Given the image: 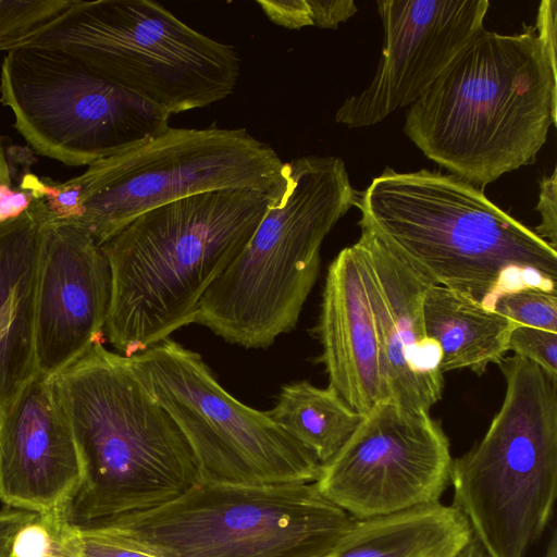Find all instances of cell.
Segmentation results:
<instances>
[{
    "label": "cell",
    "mask_w": 557,
    "mask_h": 557,
    "mask_svg": "<svg viewBox=\"0 0 557 557\" xmlns=\"http://www.w3.org/2000/svg\"><path fill=\"white\" fill-rule=\"evenodd\" d=\"M449 440L429 411L387 399L320 466L321 493L356 520L438 503L450 485Z\"/></svg>",
    "instance_id": "12"
},
{
    "label": "cell",
    "mask_w": 557,
    "mask_h": 557,
    "mask_svg": "<svg viewBox=\"0 0 557 557\" xmlns=\"http://www.w3.org/2000/svg\"><path fill=\"white\" fill-rule=\"evenodd\" d=\"M11 184L9 163L5 159L4 150L0 141V184Z\"/></svg>",
    "instance_id": "33"
},
{
    "label": "cell",
    "mask_w": 557,
    "mask_h": 557,
    "mask_svg": "<svg viewBox=\"0 0 557 557\" xmlns=\"http://www.w3.org/2000/svg\"><path fill=\"white\" fill-rule=\"evenodd\" d=\"M268 18L285 28L312 26L307 0H258Z\"/></svg>",
    "instance_id": "28"
},
{
    "label": "cell",
    "mask_w": 557,
    "mask_h": 557,
    "mask_svg": "<svg viewBox=\"0 0 557 557\" xmlns=\"http://www.w3.org/2000/svg\"><path fill=\"white\" fill-rule=\"evenodd\" d=\"M34 198L33 193L25 187L20 186V189H14L11 184H0V222L24 213Z\"/></svg>",
    "instance_id": "31"
},
{
    "label": "cell",
    "mask_w": 557,
    "mask_h": 557,
    "mask_svg": "<svg viewBox=\"0 0 557 557\" xmlns=\"http://www.w3.org/2000/svg\"><path fill=\"white\" fill-rule=\"evenodd\" d=\"M38 517L37 513L8 506L0 510V557H11L16 533Z\"/></svg>",
    "instance_id": "30"
},
{
    "label": "cell",
    "mask_w": 557,
    "mask_h": 557,
    "mask_svg": "<svg viewBox=\"0 0 557 557\" xmlns=\"http://www.w3.org/2000/svg\"><path fill=\"white\" fill-rule=\"evenodd\" d=\"M1 412H2V410H1V407H0V421H1Z\"/></svg>",
    "instance_id": "36"
},
{
    "label": "cell",
    "mask_w": 557,
    "mask_h": 557,
    "mask_svg": "<svg viewBox=\"0 0 557 557\" xmlns=\"http://www.w3.org/2000/svg\"><path fill=\"white\" fill-rule=\"evenodd\" d=\"M49 209L35 197L21 215L0 222V407L36 373L34 309L42 225Z\"/></svg>",
    "instance_id": "18"
},
{
    "label": "cell",
    "mask_w": 557,
    "mask_h": 557,
    "mask_svg": "<svg viewBox=\"0 0 557 557\" xmlns=\"http://www.w3.org/2000/svg\"><path fill=\"white\" fill-rule=\"evenodd\" d=\"M275 189L176 199L101 245L111 273L104 335L119 354H140L195 323L202 296L248 243Z\"/></svg>",
    "instance_id": "3"
},
{
    "label": "cell",
    "mask_w": 557,
    "mask_h": 557,
    "mask_svg": "<svg viewBox=\"0 0 557 557\" xmlns=\"http://www.w3.org/2000/svg\"><path fill=\"white\" fill-rule=\"evenodd\" d=\"M557 172L556 169L540 182L539 201L535 210L541 215V223L534 233L546 240L553 248L557 247Z\"/></svg>",
    "instance_id": "26"
},
{
    "label": "cell",
    "mask_w": 557,
    "mask_h": 557,
    "mask_svg": "<svg viewBox=\"0 0 557 557\" xmlns=\"http://www.w3.org/2000/svg\"><path fill=\"white\" fill-rule=\"evenodd\" d=\"M0 101L40 154L89 165L170 127V115L60 50L22 46L1 64Z\"/></svg>",
    "instance_id": "11"
},
{
    "label": "cell",
    "mask_w": 557,
    "mask_h": 557,
    "mask_svg": "<svg viewBox=\"0 0 557 557\" xmlns=\"http://www.w3.org/2000/svg\"><path fill=\"white\" fill-rule=\"evenodd\" d=\"M532 361L548 375L557 379V333L517 325L508 339V351Z\"/></svg>",
    "instance_id": "25"
},
{
    "label": "cell",
    "mask_w": 557,
    "mask_h": 557,
    "mask_svg": "<svg viewBox=\"0 0 557 557\" xmlns=\"http://www.w3.org/2000/svg\"><path fill=\"white\" fill-rule=\"evenodd\" d=\"M267 413L321 465L339 450L363 418L332 387L308 381L283 386L275 407Z\"/></svg>",
    "instance_id": "21"
},
{
    "label": "cell",
    "mask_w": 557,
    "mask_h": 557,
    "mask_svg": "<svg viewBox=\"0 0 557 557\" xmlns=\"http://www.w3.org/2000/svg\"><path fill=\"white\" fill-rule=\"evenodd\" d=\"M426 336L440 350V370L468 369L482 374L508 351L516 324L494 310L440 285H431L423 299Z\"/></svg>",
    "instance_id": "20"
},
{
    "label": "cell",
    "mask_w": 557,
    "mask_h": 557,
    "mask_svg": "<svg viewBox=\"0 0 557 557\" xmlns=\"http://www.w3.org/2000/svg\"><path fill=\"white\" fill-rule=\"evenodd\" d=\"M22 46L65 52L169 115L225 99L240 75L232 45L150 0H74Z\"/></svg>",
    "instance_id": "7"
},
{
    "label": "cell",
    "mask_w": 557,
    "mask_h": 557,
    "mask_svg": "<svg viewBox=\"0 0 557 557\" xmlns=\"http://www.w3.org/2000/svg\"><path fill=\"white\" fill-rule=\"evenodd\" d=\"M557 60L534 26L482 29L406 113L426 158L480 189L535 162L557 123Z\"/></svg>",
    "instance_id": "2"
},
{
    "label": "cell",
    "mask_w": 557,
    "mask_h": 557,
    "mask_svg": "<svg viewBox=\"0 0 557 557\" xmlns=\"http://www.w3.org/2000/svg\"><path fill=\"white\" fill-rule=\"evenodd\" d=\"M542 557H557V533L553 531L548 545Z\"/></svg>",
    "instance_id": "34"
},
{
    "label": "cell",
    "mask_w": 557,
    "mask_h": 557,
    "mask_svg": "<svg viewBox=\"0 0 557 557\" xmlns=\"http://www.w3.org/2000/svg\"><path fill=\"white\" fill-rule=\"evenodd\" d=\"M357 199L341 158L284 162L261 222L202 296L195 323L245 348L292 331L318 278L322 243Z\"/></svg>",
    "instance_id": "5"
},
{
    "label": "cell",
    "mask_w": 557,
    "mask_h": 557,
    "mask_svg": "<svg viewBox=\"0 0 557 557\" xmlns=\"http://www.w3.org/2000/svg\"><path fill=\"white\" fill-rule=\"evenodd\" d=\"M383 47L369 86L348 97L335 121L364 127L411 106L482 29L488 0H380Z\"/></svg>",
    "instance_id": "13"
},
{
    "label": "cell",
    "mask_w": 557,
    "mask_h": 557,
    "mask_svg": "<svg viewBox=\"0 0 557 557\" xmlns=\"http://www.w3.org/2000/svg\"><path fill=\"white\" fill-rule=\"evenodd\" d=\"M283 164L246 128L169 127L66 181L77 200L66 223L101 246L137 215L176 199L224 189L271 191Z\"/></svg>",
    "instance_id": "9"
},
{
    "label": "cell",
    "mask_w": 557,
    "mask_h": 557,
    "mask_svg": "<svg viewBox=\"0 0 557 557\" xmlns=\"http://www.w3.org/2000/svg\"><path fill=\"white\" fill-rule=\"evenodd\" d=\"M471 539L459 510L438 502L355 520L325 557H455Z\"/></svg>",
    "instance_id": "19"
},
{
    "label": "cell",
    "mask_w": 557,
    "mask_h": 557,
    "mask_svg": "<svg viewBox=\"0 0 557 557\" xmlns=\"http://www.w3.org/2000/svg\"><path fill=\"white\" fill-rule=\"evenodd\" d=\"M46 557H70V556L52 550L51 554H49Z\"/></svg>",
    "instance_id": "35"
},
{
    "label": "cell",
    "mask_w": 557,
    "mask_h": 557,
    "mask_svg": "<svg viewBox=\"0 0 557 557\" xmlns=\"http://www.w3.org/2000/svg\"><path fill=\"white\" fill-rule=\"evenodd\" d=\"M74 0H0V51L18 47L67 10Z\"/></svg>",
    "instance_id": "22"
},
{
    "label": "cell",
    "mask_w": 557,
    "mask_h": 557,
    "mask_svg": "<svg viewBox=\"0 0 557 557\" xmlns=\"http://www.w3.org/2000/svg\"><path fill=\"white\" fill-rule=\"evenodd\" d=\"M312 26L336 29L352 16L357 5L352 0H307Z\"/></svg>",
    "instance_id": "29"
},
{
    "label": "cell",
    "mask_w": 557,
    "mask_h": 557,
    "mask_svg": "<svg viewBox=\"0 0 557 557\" xmlns=\"http://www.w3.org/2000/svg\"><path fill=\"white\" fill-rule=\"evenodd\" d=\"M455 557H487L481 545L472 536L469 544Z\"/></svg>",
    "instance_id": "32"
},
{
    "label": "cell",
    "mask_w": 557,
    "mask_h": 557,
    "mask_svg": "<svg viewBox=\"0 0 557 557\" xmlns=\"http://www.w3.org/2000/svg\"><path fill=\"white\" fill-rule=\"evenodd\" d=\"M356 519L315 482L201 480L156 508L92 521L159 557H325Z\"/></svg>",
    "instance_id": "8"
},
{
    "label": "cell",
    "mask_w": 557,
    "mask_h": 557,
    "mask_svg": "<svg viewBox=\"0 0 557 557\" xmlns=\"http://www.w3.org/2000/svg\"><path fill=\"white\" fill-rule=\"evenodd\" d=\"M356 207L360 228L376 233L431 284L486 309L527 287L557 292V250L453 174L387 166Z\"/></svg>",
    "instance_id": "1"
},
{
    "label": "cell",
    "mask_w": 557,
    "mask_h": 557,
    "mask_svg": "<svg viewBox=\"0 0 557 557\" xmlns=\"http://www.w3.org/2000/svg\"><path fill=\"white\" fill-rule=\"evenodd\" d=\"M187 438L202 480L263 485L315 482L321 463L267 412L230 395L198 352L170 337L127 357Z\"/></svg>",
    "instance_id": "10"
},
{
    "label": "cell",
    "mask_w": 557,
    "mask_h": 557,
    "mask_svg": "<svg viewBox=\"0 0 557 557\" xmlns=\"http://www.w3.org/2000/svg\"><path fill=\"white\" fill-rule=\"evenodd\" d=\"M374 318L389 399L430 411L443 395L440 350L426 336L423 299L433 285L376 233L361 228L354 244Z\"/></svg>",
    "instance_id": "16"
},
{
    "label": "cell",
    "mask_w": 557,
    "mask_h": 557,
    "mask_svg": "<svg viewBox=\"0 0 557 557\" xmlns=\"http://www.w3.org/2000/svg\"><path fill=\"white\" fill-rule=\"evenodd\" d=\"M110 297V267L101 246L49 211L41 230L34 309L37 373L53 379L103 344Z\"/></svg>",
    "instance_id": "14"
},
{
    "label": "cell",
    "mask_w": 557,
    "mask_h": 557,
    "mask_svg": "<svg viewBox=\"0 0 557 557\" xmlns=\"http://www.w3.org/2000/svg\"><path fill=\"white\" fill-rule=\"evenodd\" d=\"M53 537L48 527L38 517L16 533L11 557H46L51 554Z\"/></svg>",
    "instance_id": "27"
},
{
    "label": "cell",
    "mask_w": 557,
    "mask_h": 557,
    "mask_svg": "<svg viewBox=\"0 0 557 557\" xmlns=\"http://www.w3.org/2000/svg\"><path fill=\"white\" fill-rule=\"evenodd\" d=\"M315 333L330 387L364 416L389 399L375 323L354 245L329 265Z\"/></svg>",
    "instance_id": "17"
},
{
    "label": "cell",
    "mask_w": 557,
    "mask_h": 557,
    "mask_svg": "<svg viewBox=\"0 0 557 557\" xmlns=\"http://www.w3.org/2000/svg\"><path fill=\"white\" fill-rule=\"evenodd\" d=\"M52 550L70 557H159L140 546L89 525L50 530Z\"/></svg>",
    "instance_id": "23"
},
{
    "label": "cell",
    "mask_w": 557,
    "mask_h": 557,
    "mask_svg": "<svg viewBox=\"0 0 557 557\" xmlns=\"http://www.w3.org/2000/svg\"><path fill=\"white\" fill-rule=\"evenodd\" d=\"M82 479L76 443L53 381L36 372L1 412L0 500L54 525Z\"/></svg>",
    "instance_id": "15"
},
{
    "label": "cell",
    "mask_w": 557,
    "mask_h": 557,
    "mask_svg": "<svg viewBox=\"0 0 557 557\" xmlns=\"http://www.w3.org/2000/svg\"><path fill=\"white\" fill-rule=\"evenodd\" d=\"M498 366L505 397L481 441L453 459V506L487 557H525L554 515L557 379L516 355Z\"/></svg>",
    "instance_id": "6"
},
{
    "label": "cell",
    "mask_w": 557,
    "mask_h": 557,
    "mask_svg": "<svg viewBox=\"0 0 557 557\" xmlns=\"http://www.w3.org/2000/svg\"><path fill=\"white\" fill-rule=\"evenodd\" d=\"M52 381L83 471L53 528L156 508L202 480L187 438L127 357L97 344Z\"/></svg>",
    "instance_id": "4"
},
{
    "label": "cell",
    "mask_w": 557,
    "mask_h": 557,
    "mask_svg": "<svg viewBox=\"0 0 557 557\" xmlns=\"http://www.w3.org/2000/svg\"><path fill=\"white\" fill-rule=\"evenodd\" d=\"M494 311L518 325L557 333V292L527 287L500 296Z\"/></svg>",
    "instance_id": "24"
}]
</instances>
